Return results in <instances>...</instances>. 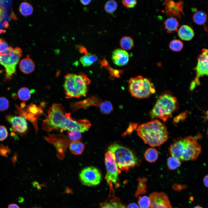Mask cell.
Listing matches in <instances>:
<instances>
[{
  "instance_id": "obj_7",
  "label": "cell",
  "mask_w": 208,
  "mask_h": 208,
  "mask_svg": "<svg viewBox=\"0 0 208 208\" xmlns=\"http://www.w3.org/2000/svg\"><path fill=\"white\" fill-rule=\"evenodd\" d=\"M129 84L131 95L138 99L147 98L155 92V88L150 80L141 75L130 79Z\"/></svg>"
},
{
  "instance_id": "obj_47",
  "label": "cell",
  "mask_w": 208,
  "mask_h": 208,
  "mask_svg": "<svg viewBox=\"0 0 208 208\" xmlns=\"http://www.w3.org/2000/svg\"><path fill=\"white\" fill-rule=\"evenodd\" d=\"M193 208H203L202 207L200 206V205H197L196 206H195Z\"/></svg>"
},
{
  "instance_id": "obj_33",
  "label": "cell",
  "mask_w": 208,
  "mask_h": 208,
  "mask_svg": "<svg viewBox=\"0 0 208 208\" xmlns=\"http://www.w3.org/2000/svg\"><path fill=\"white\" fill-rule=\"evenodd\" d=\"M138 203L140 208H149L151 200L149 197L146 196L139 197Z\"/></svg>"
},
{
  "instance_id": "obj_40",
  "label": "cell",
  "mask_w": 208,
  "mask_h": 208,
  "mask_svg": "<svg viewBox=\"0 0 208 208\" xmlns=\"http://www.w3.org/2000/svg\"><path fill=\"white\" fill-rule=\"evenodd\" d=\"M137 125L136 123H130L127 130L123 134V135L131 134L134 129H135Z\"/></svg>"
},
{
  "instance_id": "obj_17",
  "label": "cell",
  "mask_w": 208,
  "mask_h": 208,
  "mask_svg": "<svg viewBox=\"0 0 208 208\" xmlns=\"http://www.w3.org/2000/svg\"><path fill=\"white\" fill-rule=\"evenodd\" d=\"M35 64L33 60L28 55L27 57L22 60L19 63V68L21 71L25 74L32 73L35 68Z\"/></svg>"
},
{
  "instance_id": "obj_9",
  "label": "cell",
  "mask_w": 208,
  "mask_h": 208,
  "mask_svg": "<svg viewBox=\"0 0 208 208\" xmlns=\"http://www.w3.org/2000/svg\"><path fill=\"white\" fill-rule=\"evenodd\" d=\"M105 162L107 171L105 179L109 188V195L114 196L113 186L118 187L120 185L118 175L121 170L116 163L114 153L110 151H108L105 154Z\"/></svg>"
},
{
  "instance_id": "obj_3",
  "label": "cell",
  "mask_w": 208,
  "mask_h": 208,
  "mask_svg": "<svg viewBox=\"0 0 208 208\" xmlns=\"http://www.w3.org/2000/svg\"><path fill=\"white\" fill-rule=\"evenodd\" d=\"M172 156L180 160H195L201 152V147L192 136L174 140L169 148Z\"/></svg>"
},
{
  "instance_id": "obj_5",
  "label": "cell",
  "mask_w": 208,
  "mask_h": 208,
  "mask_svg": "<svg viewBox=\"0 0 208 208\" xmlns=\"http://www.w3.org/2000/svg\"><path fill=\"white\" fill-rule=\"evenodd\" d=\"M108 151L114 153L118 168L123 171L127 172L141 163L140 159L132 151L119 144H112L109 146Z\"/></svg>"
},
{
  "instance_id": "obj_43",
  "label": "cell",
  "mask_w": 208,
  "mask_h": 208,
  "mask_svg": "<svg viewBox=\"0 0 208 208\" xmlns=\"http://www.w3.org/2000/svg\"><path fill=\"white\" fill-rule=\"evenodd\" d=\"M78 47L79 52L81 53L84 52L85 53H86V52H87V50L86 48L84 47H83L81 46H78Z\"/></svg>"
},
{
  "instance_id": "obj_25",
  "label": "cell",
  "mask_w": 208,
  "mask_h": 208,
  "mask_svg": "<svg viewBox=\"0 0 208 208\" xmlns=\"http://www.w3.org/2000/svg\"><path fill=\"white\" fill-rule=\"evenodd\" d=\"M19 11L23 15L28 16L33 13V8L31 5L28 2H23L20 5Z\"/></svg>"
},
{
  "instance_id": "obj_39",
  "label": "cell",
  "mask_w": 208,
  "mask_h": 208,
  "mask_svg": "<svg viewBox=\"0 0 208 208\" xmlns=\"http://www.w3.org/2000/svg\"><path fill=\"white\" fill-rule=\"evenodd\" d=\"M10 149L8 146L2 144L0 146V155L5 157H8Z\"/></svg>"
},
{
  "instance_id": "obj_4",
  "label": "cell",
  "mask_w": 208,
  "mask_h": 208,
  "mask_svg": "<svg viewBox=\"0 0 208 208\" xmlns=\"http://www.w3.org/2000/svg\"><path fill=\"white\" fill-rule=\"evenodd\" d=\"M90 83V80L83 73L78 75L67 74L65 76L64 85L66 98L70 99L86 96L88 90L87 85Z\"/></svg>"
},
{
  "instance_id": "obj_24",
  "label": "cell",
  "mask_w": 208,
  "mask_h": 208,
  "mask_svg": "<svg viewBox=\"0 0 208 208\" xmlns=\"http://www.w3.org/2000/svg\"><path fill=\"white\" fill-rule=\"evenodd\" d=\"M158 153L157 150L153 148L147 149L145 152L144 156L145 159L150 162L155 161L158 158Z\"/></svg>"
},
{
  "instance_id": "obj_21",
  "label": "cell",
  "mask_w": 208,
  "mask_h": 208,
  "mask_svg": "<svg viewBox=\"0 0 208 208\" xmlns=\"http://www.w3.org/2000/svg\"><path fill=\"white\" fill-rule=\"evenodd\" d=\"M85 148V144L81 142L76 140L72 142L69 144V149L75 155L81 154Z\"/></svg>"
},
{
  "instance_id": "obj_37",
  "label": "cell",
  "mask_w": 208,
  "mask_h": 208,
  "mask_svg": "<svg viewBox=\"0 0 208 208\" xmlns=\"http://www.w3.org/2000/svg\"><path fill=\"white\" fill-rule=\"evenodd\" d=\"M9 47L6 41L0 38V53H2L5 52Z\"/></svg>"
},
{
  "instance_id": "obj_10",
  "label": "cell",
  "mask_w": 208,
  "mask_h": 208,
  "mask_svg": "<svg viewBox=\"0 0 208 208\" xmlns=\"http://www.w3.org/2000/svg\"><path fill=\"white\" fill-rule=\"evenodd\" d=\"M197 63L194 68L196 72V77L192 81L190 87V90H193L200 84L199 78L205 75H208V49H203L202 53L197 58Z\"/></svg>"
},
{
  "instance_id": "obj_48",
  "label": "cell",
  "mask_w": 208,
  "mask_h": 208,
  "mask_svg": "<svg viewBox=\"0 0 208 208\" xmlns=\"http://www.w3.org/2000/svg\"><path fill=\"white\" fill-rule=\"evenodd\" d=\"M32 208H38V207H33Z\"/></svg>"
},
{
  "instance_id": "obj_2",
  "label": "cell",
  "mask_w": 208,
  "mask_h": 208,
  "mask_svg": "<svg viewBox=\"0 0 208 208\" xmlns=\"http://www.w3.org/2000/svg\"><path fill=\"white\" fill-rule=\"evenodd\" d=\"M136 130L144 143L152 147L160 146L168 138L166 127L157 120L142 124Z\"/></svg>"
},
{
  "instance_id": "obj_42",
  "label": "cell",
  "mask_w": 208,
  "mask_h": 208,
  "mask_svg": "<svg viewBox=\"0 0 208 208\" xmlns=\"http://www.w3.org/2000/svg\"><path fill=\"white\" fill-rule=\"evenodd\" d=\"M203 181L205 186L208 187V174L204 177Z\"/></svg>"
},
{
  "instance_id": "obj_41",
  "label": "cell",
  "mask_w": 208,
  "mask_h": 208,
  "mask_svg": "<svg viewBox=\"0 0 208 208\" xmlns=\"http://www.w3.org/2000/svg\"><path fill=\"white\" fill-rule=\"evenodd\" d=\"M127 208H140V207L136 203H132L129 204Z\"/></svg>"
},
{
  "instance_id": "obj_45",
  "label": "cell",
  "mask_w": 208,
  "mask_h": 208,
  "mask_svg": "<svg viewBox=\"0 0 208 208\" xmlns=\"http://www.w3.org/2000/svg\"><path fill=\"white\" fill-rule=\"evenodd\" d=\"M91 0H80V2L83 5H86L89 4Z\"/></svg>"
},
{
  "instance_id": "obj_30",
  "label": "cell",
  "mask_w": 208,
  "mask_h": 208,
  "mask_svg": "<svg viewBox=\"0 0 208 208\" xmlns=\"http://www.w3.org/2000/svg\"><path fill=\"white\" fill-rule=\"evenodd\" d=\"M101 112L105 114H110L113 110L111 103L109 101H105L101 102L99 105Z\"/></svg>"
},
{
  "instance_id": "obj_28",
  "label": "cell",
  "mask_w": 208,
  "mask_h": 208,
  "mask_svg": "<svg viewBox=\"0 0 208 208\" xmlns=\"http://www.w3.org/2000/svg\"><path fill=\"white\" fill-rule=\"evenodd\" d=\"M147 179L145 178H140L138 179V185L137 190L135 194V196L137 197L140 194L145 193L146 192V182Z\"/></svg>"
},
{
  "instance_id": "obj_16",
  "label": "cell",
  "mask_w": 208,
  "mask_h": 208,
  "mask_svg": "<svg viewBox=\"0 0 208 208\" xmlns=\"http://www.w3.org/2000/svg\"><path fill=\"white\" fill-rule=\"evenodd\" d=\"M164 4L166 6V12L169 15L180 16V13H183L182 2L166 1Z\"/></svg>"
},
{
  "instance_id": "obj_46",
  "label": "cell",
  "mask_w": 208,
  "mask_h": 208,
  "mask_svg": "<svg viewBox=\"0 0 208 208\" xmlns=\"http://www.w3.org/2000/svg\"><path fill=\"white\" fill-rule=\"evenodd\" d=\"M2 14V10L1 7H0V19L1 18V15Z\"/></svg>"
},
{
  "instance_id": "obj_34",
  "label": "cell",
  "mask_w": 208,
  "mask_h": 208,
  "mask_svg": "<svg viewBox=\"0 0 208 208\" xmlns=\"http://www.w3.org/2000/svg\"><path fill=\"white\" fill-rule=\"evenodd\" d=\"M68 137L72 141L79 140L81 138V132L77 130L67 131Z\"/></svg>"
},
{
  "instance_id": "obj_6",
  "label": "cell",
  "mask_w": 208,
  "mask_h": 208,
  "mask_svg": "<svg viewBox=\"0 0 208 208\" xmlns=\"http://www.w3.org/2000/svg\"><path fill=\"white\" fill-rule=\"evenodd\" d=\"M176 98L169 93L160 95L151 111L152 118H158L165 122L172 117V114L177 107Z\"/></svg>"
},
{
  "instance_id": "obj_8",
  "label": "cell",
  "mask_w": 208,
  "mask_h": 208,
  "mask_svg": "<svg viewBox=\"0 0 208 208\" xmlns=\"http://www.w3.org/2000/svg\"><path fill=\"white\" fill-rule=\"evenodd\" d=\"M22 53V51L19 47L13 48L11 46L5 52L0 53V64L5 68L7 79H10L15 73L16 66Z\"/></svg>"
},
{
  "instance_id": "obj_31",
  "label": "cell",
  "mask_w": 208,
  "mask_h": 208,
  "mask_svg": "<svg viewBox=\"0 0 208 208\" xmlns=\"http://www.w3.org/2000/svg\"><path fill=\"white\" fill-rule=\"evenodd\" d=\"M183 46V42L178 39H174L170 42L169 47L172 51L176 52L180 51L182 49Z\"/></svg>"
},
{
  "instance_id": "obj_26",
  "label": "cell",
  "mask_w": 208,
  "mask_h": 208,
  "mask_svg": "<svg viewBox=\"0 0 208 208\" xmlns=\"http://www.w3.org/2000/svg\"><path fill=\"white\" fill-rule=\"evenodd\" d=\"M207 18V14L202 11H198L193 15V20L194 22L198 25H202L205 23Z\"/></svg>"
},
{
  "instance_id": "obj_11",
  "label": "cell",
  "mask_w": 208,
  "mask_h": 208,
  "mask_svg": "<svg viewBox=\"0 0 208 208\" xmlns=\"http://www.w3.org/2000/svg\"><path fill=\"white\" fill-rule=\"evenodd\" d=\"M79 178L83 185L88 186H93L100 183L102 175L100 171L97 168L89 166L81 170L79 173Z\"/></svg>"
},
{
  "instance_id": "obj_18",
  "label": "cell",
  "mask_w": 208,
  "mask_h": 208,
  "mask_svg": "<svg viewBox=\"0 0 208 208\" xmlns=\"http://www.w3.org/2000/svg\"><path fill=\"white\" fill-rule=\"evenodd\" d=\"M178 36L182 40L189 41L194 37V33L192 28L187 25H182L178 31Z\"/></svg>"
},
{
  "instance_id": "obj_14",
  "label": "cell",
  "mask_w": 208,
  "mask_h": 208,
  "mask_svg": "<svg viewBox=\"0 0 208 208\" xmlns=\"http://www.w3.org/2000/svg\"><path fill=\"white\" fill-rule=\"evenodd\" d=\"M7 120L11 126L12 130L19 133H23L28 129V124L26 119L21 116L10 115L6 117Z\"/></svg>"
},
{
  "instance_id": "obj_20",
  "label": "cell",
  "mask_w": 208,
  "mask_h": 208,
  "mask_svg": "<svg viewBox=\"0 0 208 208\" xmlns=\"http://www.w3.org/2000/svg\"><path fill=\"white\" fill-rule=\"evenodd\" d=\"M164 28L168 33L176 31L179 26V22L176 17H171L165 20L164 23Z\"/></svg>"
},
{
  "instance_id": "obj_44",
  "label": "cell",
  "mask_w": 208,
  "mask_h": 208,
  "mask_svg": "<svg viewBox=\"0 0 208 208\" xmlns=\"http://www.w3.org/2000/svg\"><path fill=\"white\" fill-rule=\"evenodd\" d=\"M8 208H20L19 206L15 203H11L9 205Z\"/></svg>"
},
{
  "instance_id": "obj_12",
  "label": "cell",
  "mask_w": 208,
  "mask_h": 208,
  "mask_svg": "<svg viewBox=\"0 0 208 208\" xmlns=\"http://www.w3.org/2000/svg\"><path fill=\"white\" fill-rule=\"evenodd\" d=\"M49 135L46 137L45 139L55 147L57 151L58 157L62 159L64 157L67 147L72 141L68 136L67 137L62 135Z\"/></svg>"
},
{
  "instance_id": "obj_36",
  "label": "cell",
  "mask_w": 208,
  "mask_h": 208,
  "mask_svg": "<svg viewBox=\"0 0 208 208\" xmlns=\"http://www.w3.org/2000/svg\"><path fill=\"white\" fill-rule=\"evenodd\" d=\"M8 131L5 126H0V141H3L6 139L8 136Z\"/></svg>"
},
{
  "instance_id": "obj_32",
  "label": "cell",
  "mask_w": 208,
  "mask_h": 208,
  "mask_svg": "<svg viewBox=\"0 0 208 208\" xmlns=\"http://www.w3.org/2000/svg\"><path fill=\"white\" fill-rule=\"evenodd\" d=\"M118 4L116 1L114 0H110L107 1L104 5V9L108 13H113L116 10Z\"/></svg>"
},
{
  "instance_id": "obj_22",
  "label": "cell",
  "mask_w": 208,
  "mask_h": 208,
  "mask_svg": "<svg viewBox=\"0 0 208 208\" xmlns=\"http://www.w3.org/2000/svg\"><path fill=\"white\" fill-rule=\"evenodd\" d=\"M98 60L95 54L87 53L81 57L79 61L84 67L89 66L96 62Z\"/></svg>"
},
{
  "instance_id": "obj_13",
  "label": "cell",
  "mask_w": 208,
  "mask_h": 208,
  "mask_svg": "<svg viewBox=\"0 0 208 208\" xmlns=\"http://www.w3.org/2000/svg\"><path fill=\"white\" fill-rule=\"evenodd\" d=\"M149 208H173L168 196L163 192H153L149 195Z\"/></svg>"
},
{
  "instance_id": "obj_19",
  "label": "cell",
  "mask_w": 208,
  "mask_h": 208,
  "mask_svg": "<svg viewBox=\"0 0 208 208\" xmlns=\"http://www.w3.org/2000/svg\"><path fill=\"white\" fill-rule=\"evenodd\" d=\"M99 208H126L118 197L113 196V198L102 203Z\"/></svg>"
},
{
  "instance_id": "obj_29",
  "label": "cell",
  "mask_w": 208,
  "mask_h": 208,
  "mask_svg": "<svg viewBox=\"0 0 208 208\" xmlns=\"http://www.w3.org/2000/svg\"><path fill=\"white\" fill-rule=\"evenodd\" d=\"M181 163L179 159L174 157H169L167 160V165L168 169L174 170L179 167Z\"/></svg>"
},
{
  "instance_id": "obj_15",
  "label": "cell",
  "mask_w": 208,
  "mask_h": 208,
  "mask_svg": "<svg viewBox=\"0 0 208 208\" xmlns=\"http://www.w3.org/2000/svg\"><path fill=\"white\" fill-rule=\"evenodd\" d=\"M112 59L116 65L122 66L125 65L129 60V55L125 50L117 49L114 50L112 55Z\"/></svg>"
},
{
  "instance_id": "obj_23",
  "label": "cell",
  "mask_w": 208,
  "mask_h": 208,
  "mask_svg": "<svg viewBox=\"0 0 208 208\" xmlns=\"http://www.w3.org/2000/svg\"><path fill=\"white\" fill-rule=\"evenodd\" d=\"M120 47L124 50L131 49L134 45V42L132 38L129 36H125L121 38L120 41Z\"/></svg>"
},
{
  "instance_id": "obj_1",
  "label": "cell",
  "mask_w": 208,
  "mask_h": 208,
  "mask_svg": "<svg viewBox=\"0 0 208 208\" xmlns=\"http://www.w3.org/2000/svg\"><path fill=\"white\" fill-rule=\"evenodd\" d=\"M71 114L66 112L62 104L53 103L48 111L46 118L43 120L42 129L47 131L61 129L69 131L77 130L81 133L88 131L91 124L88 120H77Z\"/></svg>"
},
{
  "instance_id": "obj_35",
  "label": "cell",
  "mask_w": 208,
  "mask_h": 208,
  "mask_svg": "<svg viewBox=\"0 0 208 208\" xmlns=\"http://www.w3.org/2000/svg\"><path fill=\"white\" fill-rule=\"evenodd\" d=\"M9 106L8 100L5 97H0V111H5L8 108Z\"/></svg>"
},
{
  "instance_id": "obj_49",
  "label": "cell",
  "mask_w": 208,
  "mask_h": 208,
  "mask_svg": "<svg viewBox=\"0 0 208 208\" xmlns=\"http://www.w3.org/2000/svg\"><path fill=\"white\" fill-rule=\"evenodd\" d=\"M207 132H208V129Z\"/></svg>"
},
{
  "instance_id": "obj_38",
  "label": "cell",
  "mask_w": 208,
  "mask_h": 208,
  "mask_svg": "<svg viewBox=\"0 0 208 208\" xmlns=\"http://www.w3.org/2000/svg\"><path fill=\"white\" fill-rule=\"evenodd\" d=\"M122 3L125 7L130 8H133L135 5L137 3V1L123 0L122 1Z\"/></svg>"
},
{
  "instance_id": "obj_27",
  "label": "cell",
  "mask_w": 208,
  "mask_h": 208,
  "mask_svg": "<svg viewBox=\"0 0 208 208\" xmlns=\"http://www.w3.org/2000/svg\"><path fill=\"white\" fill-rule=\"evenodd\" d=\"M18 98L23 101L29 100L31 97L30 90L26 87H23L19 89L18 92Z\"/></svg>"
}]
</instances>
